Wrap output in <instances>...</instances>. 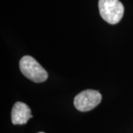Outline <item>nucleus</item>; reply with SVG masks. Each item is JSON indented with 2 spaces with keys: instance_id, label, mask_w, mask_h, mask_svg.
<instances>
[{
  "instance_id": "obj_1",
  "label": "nucleus",
  "mask_w": 133,
  "mask_h": 133,
  "mask_svg": "<svg viewBox=\"0 0 133 133\" xmlns=\"http://www.w3.org/2000/svg\"><path fill=\"white\" fill-rule=\"evenodd\" d=\"M19 68L22 74L30 80L41 83L48 78V72L34 58L25 56L19 62Z\"/></svg>"
},
{
  "instance_id": "obj_2",
  "label": "nucleus",
  "mask_w": 133,
  "mask_h": 133,
  "mask_svg": "<svg viewBox=\"0 0 133 133\" xmlns=\"http://www.w3.org/2000/svg\"><path fill=\"white\" fill-rule=\"evenodd\" d=\"M98 8L102 19L109 24H117L123 17L124 5L119 0H99Z\"/></svg>"
},
{
  "instance_id": "obj_3",
  "label": "nucleus",
  "mask_w": 133,
  "mask_h": 133,
  "mask_svg": "<svg viewBox=\"0 0 133 133\" xmlns=\"http://www.w3.org/2000/svg\"><path fill=\"white\" fill-rule=\"evenodd\" d=\"M101 95L98 91L86 90L78 93L74 98V106L81 112H87L94 109L101 101Z\"/></svg>"
},
{
  "instance_id": "obj_4",
  "label": "nucleus",
  "mask_w": 133,
  "mask_h": 133,
  "mask_svg": "<svg viewBox=\"0 0 133 133\" xmlns=\"http://www.w3.org/2000/svg\"><path fill=\"white\" fill-rule=\"evenodd\" d=\"M32 117L31 110L24 103L18 101L14 105L11 112V121L14 124H25Z\"/></svg>"
},
{
  "instance_id": "obj_5",
  "label": "nucleus",
  "mask_w": 133,
  "mask_h": 133,
  "mask_svg": "<svg viewBox=\"0 0 133 133\" xmlns=\"http://www.w3.org/2000/svg\"><path fill=\"white\" fill-rule=\"evenodd\" d=\"M38 133H44V132H38Z\"/></svg>"
}]
</instances>
